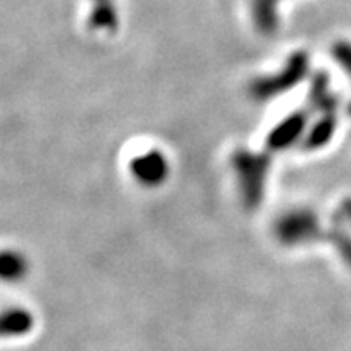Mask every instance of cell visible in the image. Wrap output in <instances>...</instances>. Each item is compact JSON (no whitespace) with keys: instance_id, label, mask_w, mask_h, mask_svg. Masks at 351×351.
<instances>
[{"instance_id":"1","label":"cell","mask_w":351,"mask_h":351,"mask_svg":"<svg viewBox=\"0 0 351 351\" xmlns=\"http://www.w3.org/2000/svg\"><path fill=\"white\" fill-rule=\"evenodd\" d=\"M25 328H29V321L25 317H8L0 319V335H14V333L23 332Z\"/></svg>"},{"instance_id":"2","label":"cell","mask_w":351,"mask_h":351,"mask_svg":"<svg viewBox=\"0 0 351 351\" xmlns=\"http://www.w3.org/2000/svg\"><path fill=\"white\" fill-rule=\"evenodd\" d=\"M273 2H274V0H258V11H260V14H262V16H263L262 20H269L267 19V16H269V8L273 5Z\"/></svg>"}]
</instances>
